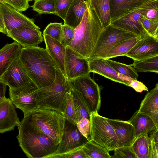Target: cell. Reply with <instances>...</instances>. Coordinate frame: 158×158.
Returning <instances> with one entry per match:
<instances>
[{"label":"cell","instance_id":"obj_1","mask_svg":"<svg viewBox=\"0 0 158 158\" xmlns=\"http://www.w3.org/2000/svg\"><path fill=\"white\" fill-rule=\"evenodd\" d=\"M19 59L38 89L49 86L54 81L57 68L45 49L38 46L22 47Z\"/></svg>","mask_w":158,"mask_h":158},{"label":"cell","instance_id":"obj_2","mask_svg":"<svg viewBox=\"0 0 158 158\" xmlns=\"http://www.w3.org/2000/svg\"><path fill=\"white\" fill-rule=\"evenodd\" d=\"M87 5L81 22L75 29L74 38L68 46L88 60L104 28L95 11Z\"/></svg>","mask_w":158,"mask_h":158},{"label":"cell","instance_id":"obj_3","mask_svg":"<svg viewBox=\"0 0 158 158\" xmlns=\"http://www.w3.org/2000/svg\"><path fill=\"white\" fill-rule=\"evenodd\" d=\"M16 137L19 146L29 158H45L53 153L58 145L45 134L32 126L24 117L18 126Z\"/></svg>","mask_w":158,"mask_h":158},{"label":"cell","instance_id":"obj_4","mask_svg":"<svg viewBox=\"0 0 158 158\" xmlns=\"http://www.w3.org/2000/svg\"><path fill=\"white\" fill-rule=\"evenodd\" d=\"M31 125L50 138L57 145L63 133L64 117L52 109L39 108L24 116Z\"/></svg>","mask_w":158,"mask_h":158},{"label":"cell","instance_id":"obj_5","mask_svg":"<svg viewBox=\"0 0 158 158\" xmlns=\"http://www.w3.org/2000/svg\"><path fill=\"white\" fill-rule=\"evenodd\" d=\"M70 89L68 80L57 68L53 82L38 89V108L54 110L63 114L66 95Z\"/></svg>","mask_w":158,"mask_h":158},{"label":"cell","instance_id":"obj_6","mask_svg":"<svg viewBox=\"0 0 158 158\" xmlns=\"http://www.w3.org/2000/svg\"><path fill=\"white\" fill-rule=\"evenodd\" d=\"M68 80L72 88L79 95L90 115L98 112L101 105L100 89L89 74Z\"/></svg>","mask_w":158,"mask_h":158},{"label":"cell","instance_id":"obj_7","mask_svg":"<svg viewBox=\"0 0 158 158\" xmlns=\"http://www.w3.org/2000/svg\"><path fill=\"white\" fill-rule=\"evenodd\" d=\"M139 36L110 24L104 28L99 36L89 58L104 59L110 50L118 44L127 40Z\"/></svg>","mask_w":158,"mask_h":158},{"label":"cell","instance_id":"obj_8","mask_svg":"<svg viewBox=\"0 0 158 158\" xmlns=\"http://www.w3.org/2000/svg\"><path fill=\"white\" fill-rule=\"evenodd\" d=\"M91 140L109 151L118 148V140L114 130L107 118L98 112L90 115Z\"/></svg>","mask_w":158,"mask_h":158},{"label":"cell","instance_id":"obj_9","mask_svg":"<svg viewBox=\"0 0 158 158\" xmlns=\"http://www.w3.org/2000/svg\"><path fill=\"white\" fill-rule=\"evenodd\" d=\"M157 3L158 0L148 2L111 21L110 25L142 38L148 33L143 27L140 19L145 11Z\"/></svg>","mask_w":158,"mask_h":158},{"label":"cell","instance_id":"obj_10","mask_svg":"<svg viewBox=\"0 0 158 158\" xmlns=\"http://www.w3.org/2000/svg\"><path fill=\"white\" fill-rule=\"evenodd\" d=\"M38 89L34 83L15 89L9 88L10 99L15 107L22 111L24 116L39 108Z\"/></svg>","mask_w":158,"mask_h":158},{"label":"cell","instance_id":"obj_11","mask_svg":"<svg viewBox=\"0 0 158 158\" xmlns=\"http://www.w3.org/2000/svg\"><path fill=\"white\" fill-rule=\"evenodd\" d=\"M88 141L79 131L76 124L71 123L64 118L61 141L55 151L45 158L66 153L83 146Z\"/></svg>","mask_w":158,"mask_h":158},{"label":"cell","instance_id":"obj_12","mask_svg":"<svg viewBox=\"0 0 158 158\" xmlns=\"http://www.w3.org/2000/svg\"><path fill=\"white\" fill-rule=\"evenodd\" d=\"M65 65L68 80L90 73L89 60L68 46L66 47Z\"/></svg>","mask_w":158,"mask_h":158},{"label":"cell","instance_id":"obj_13","mask_svg":"<svg viewBox=\"0 0 158 158\" xmlns=\"http://www.w3.org/2000/svg\"><path fill=\"white\" fill-rule=\"evenodd\" d=\"M0 81L12 89L34 83L27 73L19 57L13 61L0 77Z\"/></svg>","mask_w":158,"mask_h":158},{"label":"cell","instance_id":"obj_14","mask_svg":"<svg viewBox=\"0 0 158 158\" xmlns=\"http://www.w3.org/2000/svg\"><path fill=\"white\" fill-rule=\"evenodd\" d=\"M6 32L15 28L25 26L36 28H40L34 23V19L28 18L7 3L0 2Z\"/></svg>","mask_w":158,"mask_h":158},{"label":"cell","instance_id":"obj_15","mask_svg":"<svg viewBox=\"0 0 158 158\" xmlns=\"http://www.w3.org/2000/svg\"><path fill=\"white\" fill-rule=\"evenodd\" d=\"M40 29L22 26L6 32L7 35L19 43L23 47L37 46L43 40Z\"/></svg>","mask_w":158,"mask_h":158},{"label":"cell","instance_id":"obj_16","mask_svg":"<svg viewBox=\"0 0 158 158\" xmlns=\"http://www.w3.org/2000/svg\"><path fill=\"white\" fill-rule=\"evenodd\" d=\"M158 55V38L148 34L141 38L125 56L140 61Z\"/></svg>","mask_w":158,"mask_h":158},{"label":"cell","instance_id":"obj_17","mask_svg":"<svg viewBox=\"0 0 158 158\" xmlns=\"http://www.w3.org/2000/svg\"><path fill=\"white\" fill-rule=\"evenodd\" d=\"M20 123L11 100L5 97L0 101V133L14 130Z\"/></svg>","mask_w":158,"mask_h":158},{"label":"cell","instance_id":"obj_18","mask_svg":"<svg viewBox=\"0 0 158 158\" xmlns=\"http://www.w3.org/2000/svg\"><path fill=\"white\" fill-rule=\"evenodd\" d=\"M43 36L45 49L58 69L67 79L65 65L66 47L58 41L48 35L43 34Z\"/></svg>","mask_w":158,"mask_h":158},{"label":"cell","instance_id":"obj_19","mask_svg":"<svg viewBox=\"0 0 158 158\" xmlns=\"http://www.w3.org/2000/svg\"><path fill=\"white\" fill-rule=\"evenodd\" d=\"M114 128L117 136L118 148L130 146L135 138V131L133 125L128 121L107 118Z\"/></svg>","mask_w":158,"mask_h":158},{"label":"cell","instance_id":"obj_20","mask_svg":"<svg viewBox=\"0 0 158 158\" xmlns=\"http://www.w3.org/2000/svg\"><path fill=\"white\" fill-rule=\"evenodd\" d=\"M90 72L100 75L115 82L129 86L130 81L119 75L105 59L96 58L89 60Z\"/></svg>","mask_w":158,"mask_h":158},{"label":"cell","instance_id":"obj_21","mask_svg":"<svg viewBox=\"0 0 158 158\" xmlns=\"http://www.w3.org/2000/svg\"><path fill=\"white\" fill-rule=\"evenodd\" d=\"M155 0H109L111 21Z\"/></svg>","mask_w":158,"mask_h":158},{"label":"cell","instance_id":"obj_22","mask_svg":"<svg viewBox=\"0 0 158 158\" xmlns=\"http://www.w3.org/2000/svg\"><path fill=\"white\" fill-rule=\"evenodd\" d=\"M128 121L134 127L135 138L140 135L148 133L154 130L158 129V126L150 116L138 110L134 113Z\"/></svg>","mask_w":158,"mask_h":158},{"label":"cell","instance_id":"obj_23","mask_svg":"<svg viewBox=\"0 0 158 158\" xmlns=\"http://www.w3.org/2000/svg\"><path fill=\"white\" fill-rule=\"evenodd\" d=\"M139 112L150 116L158 126V84L148 92L142 101Z\"/></svg>","mask_w":158,"mask_h":158},{"label":"cell","instance_id":"obj_24","mask_svg":"<svg viewBox=\"0 0 158 158\" xmlns=\"http://www.w3.org/2000/svg\"><path fill=\"white\" fill-rule=\"evenodd\" d=\"M87 6L86 1L73 0L67 11L64 24L75 29L81 22Z\"/></svg>","mask_w":158,"mask_h":158},{"label":"cell","instance_id":"obj_25","mask_svg":"<svg viewBox=\"0 0 158 158\" xmlns=\"http://www.w3.org/2000/svg\"><path fill=\"white\" fill-rule=\"evenodd\" d=\"M22 48L19 43L15 41L6 44L0 49V77L13 61L19 57Z\"/></svg>","mask_w":158,"mask_h":158},{"label":"cell","instance_id":"obj_26","mask_svg":"<svg viewBox=\"0 0 158 158\" xmlns=\"http://www.w3.org/2000/svg\"><path fill=\"white\" fill-rule=\"evenodd\" d=\"M95 11L104 28L110 24L109 0H86Z\"/></svg>","mask_w":158,"mask_h":158},{"label":"cell","instance_id":"obj_27","mask_svg":"<svg viewBox=\"0 0 158 158\" xmlns=\"http://www.w3.org/2000/svg\"><path fill=\"white\" fill-rule=\"evenodd\" d=\"M138 158H149V139L148 133L136 138L131 145Z\"/></svg>","mask_w":158,"mask_h":158},{"label":"cell","instance_id":"obj_28","mask_svg":"<svg viewBox=\"0 0 158 158\" xmlns=\"http://www.w3.org/2000/svg\"><path fill=\"white\" fill-rule=\"evenodd\" d=\"M141 38L140 37L138 36L118 44L110 50L104 59H110L117 56H125Z\"/></svg>","mask_w":158,"mask_h":158},{"label":"cell","instance_id":"obj_29","mask_svg":"<svg viewBox=\"0 0 158 158\" xmlns=\"http://www.w3.org/2000/svg\"><path fill=\"white\" fill-rule=\"evenodd\" d=\"M132 66L137 72L158 73V55L140 61L133 60Z\"/></svg>","mask_w":158,"mask_h":158},{"label":"cell","instance_id":"obj_30","mask_svg":"<svg viewBox=\"0 0 158 158\" xmlns=\"http://www.w3.org/2000/svg\"><path fill=\"white\" fill-rule=\"evenodd\" d=\"M89 158H111L109 151L92 141H89L83 147Z\"/></svg>","mask_w":158,"mask_h":158},{"label":"cell","instance_id":"obj_31","mask_svg":"<svg viewBox=\"0 0 158 158\" xmlns=\"http://www.w3.org/2000/svg\"><path fill=\"white\" fill-rule=\"evenodd\" d=\"M106 62L118 73L132 80H137L138 75L131 64H126L109 59H105Z\"/></svg>","mask_w":158,"mask_h":158},{"label":"cell","instance_id":"obj_32","mask_svg":"<svg viewBox=\"0 0 158 158\" xmlns=\"http://www.w3.org/2000/svg\"><path fill=\"white\" fill-rule=\"evenodd\" d=\"M70 86L77 122L84 118L89 119L90 114L81 98L78 93Z\"/></svg>","mask_w":158,"mask_h":158},{"label":"cell","instance_id":"obj_33","mask_svg":"<svg viewBox=\"0 0 158 158\" xmlns=\"http://www.w3.org/2000/svg\"><path fill=\"white\" fill-rule=\"evenodd\" d=\"M31 6L39 14L56 15L55 0H35Z\"/></svg>","mask_w":158,"mask_h":158},{"label":"cell","instance_id":"obj_34","mask_svg":"<svg viewBox=\"0 0 158 158\" xmlns=\"http://www.w3.org/2000/svg\"><path fill=\"white\" fill-rule=\"evenodd\" d=\"M70 90L67 93L63 115L64 118L74 124L77 123L72 96Z\"/></svg>","mask_w":158,"mask_h":158},{"label":"cell","instance_id":"obj_35","mask_svg":"<svg viewBox=\"0 0 158 158\" xmlns=\"http://www.w3.org/2000/svg\"><path fill=\"white\" fill-rule=\"evenodd\" d=\"M140 20L147 33L153 37L158 38V19H149L142 16Z\"/></svg>","mask_w":158,"mask_h":158},{"label":"cell","instance_id":"obj_36","mask_svg":"<svg viewBox=\"0 0 158 158\" xmlns=\"http://www.w3.org/2000/svg\"><path fill=\"white\" fill-rule=\"evenodd\" d=\"M75 29L65 24L62 25L59 42L65 47L69 45L73 40Z\"/></svg>","mask_w":158,"mask_h":158},{"label":"cell","instance_id":"obj_37","mask_svg":"<svg viewBox=\"0 0 158 158\" xmlns=\"http://www.w3.org/2000/svg\"><path fill=\"white\" fill-rule=\"evenodd\" d=\"M62 25L61 23H51L45 28L43 34L59 41Z\"/></svg>","mask_w":158,"mask_h":158},{"label":"cell","instance_id":"obj_38","mask_svg":"<svg viewBox=\"0 0 158 158\" xmlns=\"http://www.w3.org/2000/svg\"><path fill=\"white\" fill-rule=\"evenodd\" d=\"M149 139V158H158V129L151 131Z\"/></svg>","mask_w":158,"mask_h":158},{"label":"cell","instance_id":"obj_39","mask_svg":"<svg viewBox=\"0 0 158 158\" xmlns=\"http://www.w3.org/2000/svg\"><path fill=\"white\" fill-rule=\"evenodd\" d=\"M113 158H138L132 147L123 146L116 148L114 150Z\"/></svg>","mask_w":158,"mask_h":158},{"label":"cell","instance_id":"obj_40","mask_svg":"<svg viewBox=\"0 0 158 158\" xmlns=\"http://www.w3.org/2000/svg\"><path fill=\"white\" fill-rule=\"evenodd\" d=\"M73 0H55L56 15L64 19L67 11Z\"/></svg>","mask_w":158,"mask_h":158},{"label":"cell","instance_id":"obj_41","mask_svg":"<svg viewBox=\"0 0 158 158\" xmlns=\"http://www.w3.org/2000/svg\"><path fill=\"white\" fill-rule=\"evenodd\" d=\"M77 127L81 134L89 141L91 140V131L89 119L84 118L76 123Z\"/></svg>","mask_w":158,"mask_h":158},{"label":"cell","instance_id":"obj_42","mask_svg":"<svg viewBox=\"0 0 158 158\" xmlns=\"http://www.w3.org/2000/svg\"><path fill=\"white\" fill-rule=\"evenodd\" d=\"M83 147L78 148L63 154L52 156L49 158H89L83 151Z\"/></svg>","mask_w":158,"mask_h":158},{"label":"cell","instance_id":"obj_43","mask_svg":"<svg viewBox=\"0 0 158 158\" xmlns=\"http://www.w3.org/2000/svg\"><path fill=\"white\" fill-rule=\"evenodd\" d=\"M7 4L19 12L26 10L29 7L28 0H6Z\"/></svg>","mask_w":158,"mask_h":158},{"label":"cell","instance_id":"obj_44","mask_svg":"<svg viewBox=\"0 0 158 158\" xmlns=\"http://www.w3.org/2000/svg\"><path fill=\"white\" fill-rule=\"evenodd\" d=\"M142 16L149 19H158V3L145 11Z\"/></svg>","mask_w":158,"mask_h":158},{"label":"cell","instance_id":"obj_45","mask_svg":"<svg viewBox=\"0 0 158 158\" xmlns=\"http://www.w3.org/2000/svg\"><path fill=\"white\" fill-rule=\"evenodd\" d=\"M129 86L132 88L136 92L141 93L143 91H148V89L142 82L137 80L130 81Z\"/></svg>","mask_w":158,"mask_h":158},{"label":"cell","instance_id":"obj_46","mask_svg":"<svg viewBox=\"0 0 158 158\" xmlns=\"http://www.w3.org/2000/svg\"><path fill=\"white\" fill-rule=\"evenodd\" d=\"M7 85L0 81V101L5 97Z\"/></svg>","mask_w":158,"mask_h":158},{"label":"cell","instance_id":"obj_47","mask_svg":"<svg viewBox=\"0 0 158 158\" xmlns=\"http://www.w3.org/2000/svg\"><path fill=\"white\" fill-rule=\"evenodd\" d=\"M0 32L5 34V27L1 8L0 7Z\"/></svg>","mask_w":158,"mask_h":158},{"label":"cell","instance_id":"obj_48","mask_svg":"<svg viewBox=\"0 0 158 158\" xmlns=\"http://www.w3.org/2000/svg\"><path fill=\"white\" fill-rule=\"evenodd\" d=\"M0 2L3 3H6L7 2L6 0H0Z\"/></svg>","mask_w":158,"mask_h":158},{"label":"cell","instance_id":"obj_49","mask_svg":"<svg viewBox=\"0 0 158 158\" xmlns=\"http://www.w3.org/2000/svg\"><path fill=\"white\" fill-rule=\"evenodd\" d=\"M35 0H28V1H35Z\"/></svg>","mask_w":158,"mask_h":158}]
</instances>
